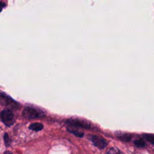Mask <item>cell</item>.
<instances>
[{"label":"cell","mask_w":154,"mask_h":154,"mask_svg":"<svg viewBox=\"0 0 154 154\" xmlns=\"http://www.w3.org/2000/svg\"><path fill=\"white\" fill-rule=\"evenodd\" d=\"M22 116L26 119H34L44 117L45 113L42 111L38 110L35 108L26 106L22 112Z\"/></svg>","instance_id":"1"},{"label":"cell","mask_w":154,"mask_h":154,"mask_svg":"<svg viewBox=\"0 0 154 154\" xmlns=\"http://www.w3.org/2000/svg\"><path fill=\"white\" fill-rule=\"evenodd\" d=\"M1 118L2 122L7 126H11L14 123V114L10 109L2 110Z\"/></svg>","instance_id":"2"},{"label":"cell","mask_w":154,"mask_h":154,"mask_svg":"<svg viewBox=\"0 0 154 154\" xmlns=\"http://www.w3.org/2000/svg\"><path fill=\"white\" fill-rule=\"evenodd\" d=\"M66 122L69 125L76 127H79L84 129L91 128V125L88 122L79 119H68Z\"/></svg>","instance_id":"3"},{"label":"cell","mask_w":154,"mask_h":154,"mask_svg":"<svg viewBox=\"0 0 154 154\" xmlns=\"http://www.w3.org/2000/svg\"><path fill=\"white\" fill-rule=\"evenodd\" d=\"M91 140L93 144L99 149H104L107 145L106 140L103 138L97 135H91Z\"/></svg>","instance_id":"4"},{"label":"cell","mask_w":154,"mask_h":154,"mask_svg":"<svg viewBox=\"0 0 154 154\" xmlns=\"http://www.w3.org/2000/svg\"><path fill=\"white\" fill-rule=\"evenodd\" d=\"M1 97L4 98V103L5 105H11V106L13 107V108H14L16 106H17V105H18L17 103H16L15 101L12 100L10 97H9L8 96H6L5 94H4V96H3V94L1 93Z\"/></svg>","instance_id":"5"},{"label":"cell","mask_w":154,"mask_h":154,"mask_svg":"<svg viewBox=\"0 0 154 154\" xmlns=\"http://www.w3.org/2000/svg\"><path fill=\"white\" fill-rule=\"evenodd\" d=\"M43 128V125L42 123H38V122L31 123L29 126V129L34 131H40Z\"/></svg>","instance_id":"6"},{"label":"cell","mask_w":154,"mask_h":154,"mask_svg":"<svg viewBox=\"0 0 154 154\" xmlns=\"http://www.w3.org/2000/svg\"><path fill=\"white\" fill-rule=\"evenodd\" d=\"M134 143L136 147L139 148H142L146 146V143L143 138H139V139L135 140L134 141Z\"/></svg>","instance_id":"7"},{"label":"cell","mask_w":154,"mask_h":154,"mask_svg":"<svg viewBox=\"0 0 154 154\" xmlns=\"http://www.w3.org/2000/svg\"><path fill=\"white\" fill-rule=\"evenodd\" d=\"M143 138L152 144L154 145V134H144L143 135Z\"/></svg>","instance_id":"8"},{"label":"cell","mask_w":154,"mask_h":154,"mask_svg":"<svg viewBox=\"0 0 154 154\" xmlns=\"http://www.w3.org/2000/svg\"><path fill=\"white\" fill-rule=\"evenodd\" d=\"M118 138L123 141H129L131 140L132 136L130 134H120L118 136Z\"/></svg>","instance_id":"9"},{"label":"cell","mask_w":154,"mask_h":154,"mask_svg":"<svg viewBox=\"0 0 154 154\" xmlns=\"http://www.w3.org/2000/svg\"><path fill=\"white\" fill-rule=\"evenodd\" d=\"M106 154H124V153L117 147H113L108 151Z\"/></svg>","instance_id":"10"},{"label":"cell","mask_w":154,"mask_h":154,"mask_svg":"<svg viewBox=\"0 0 154 154\" xmlns=\"http://www.w3.org/2000/svg\"><path fill=\"white\" fill-rule=\"evenodd\" d=\"M4 143L6 145V146H8L10 145V141L9 140V137L8 136V134L7 133H5L4 134Z\"/></svg>","instance_id":"11"},{"label":"cell","mask_w":154,"mask_h":154,"mask_svg":"<svg viewBox=\"0 0 154 154\" xmlns=\"http://www.w3.org/2000/svg\"><path fill=\"white\" fill-rule=\"evenodd\" d=\"M71 133L75 134L76 136L79 137H82L84 135V133L83 132H81L79 131H71V130H69Z\"/></svg>","instance_id":"12"}]
</instances>
